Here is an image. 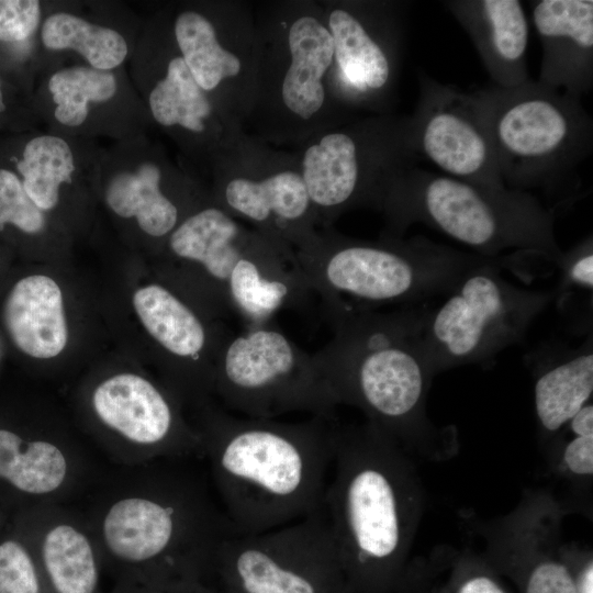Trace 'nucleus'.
<instances>
[{"label": "nucleus", "mask_w": 593, "mask_h": 593, "mask_svg": "<svg viewBox=\"0 0 593 593\" xmlns=\"http://www.w3.org/2000/svg\"><path fill=\"white\" fill-rule=\"evenodd\" d=\"M188 461L113 466L81 497L114 582L211 585L217 550L232 533L214 493Z\"/></svg>", "instance_id": "nucleus-1"}, {"label": "nucleus", "mask_w": 593, "mask_h": 593, "mask_svg": "<svg viewBox=\"0 0 593 593\" xmlns=\"http://www.w3.org/2000/svg\"><path fill=\"white\" fill-rule=\"evenodd\" d=\"M202 458L232 536L286 526L323 507L333 465L332 418H256L203 409Z\"/></svg>", "instance_id": "nucleus-2"}, {"label": "nucleus", "mask_w": 593, "mask_h": 593, "mask_svg": "<svg viewBox=\"0 0 593 593\" xmlns=\"http://www.w3.org/2000/svg\"><path fill=\"white\" fill-rule=\"evenodd\" d=\"M393 439L369 424L334 429L324 510L348 593H389L403 574L410 502Z\"/></svg>", "instance_id": "nucleus-3"}, {"label": "nucleus", "mask_w": 593, "mask_h": 593, "mask_svg": "<svg viewBox=\"0 0 593 593\" xmlns=\"http://www.w3.org/2000/svg\"><path fill=\"white\" fill-rule=\"evenodd\" d=\"M422 310L338 315L329 320L331 340L312 354L337 405L359 407L393 440L424 422L433 372L421 343Z\"/></svg>", "instance_id": "nucleus-4"}, {"label": "nucleus", "mask_w": 593, "mask_h": 593, "mask_svg": "<svg viewBox=\"0 0 593 593\" xmlns=\"http://www.w3.org/2000/svg\"><path fill=\"white\" fill-rule=\"evenodd\" d=\"M295 256L328 321L345 313L447 294L463 273L495 258L423 236L404 239L383 234L378 240H365L331 227L316 231L295 249Z\"/></svg>", "instance_id": "nucleus-5"}, {"label": "nucleus", "mask_w": 593, "mask_h": 593, "mask_svg": "<svg viewBox=\"0 0 593 593\" xmlns=\"http://www.w3.org/2000/svg\"><path fill=\"white\" fill-rule=\"evenodd\" d=\"M376 210L385 219V235L403 237L422 223L482 256L514 249L553 262L562 251L553 211L530 192L481 186L418 165L392 180Z\"/></svg>", "instance_id": "nucleus-6"}, {"label": "nucleus", "mask_w": 593, "mask_h": 593, "mask_svg": "<svg viewBox=\"0 0 593 593\" xmlns=\"http://www.w3.org/2000/svg\"><path fill=\"white\" fill-rule=\"evenodd\" d=\"M508 189L540 190L555 204L572 200L579 168L593 148V120L582 98L532 79L473 91Z\"/></svg>", "instance_id": "nucleus-7"}, {"label": "nucleus", "mask_w": 593, "mask_h": 593, "mask_svg": "<svg viewBox=\"0 0 593 593\" xmlns=\"http://www.w3.org/2000/svg\"><path fill=\"white\" fill-rule=\"evenodd\" d=\"M126 69L153 127L171 138L190 164L212 172L253 149L242 122L193 78L172 40L166 7L144 20Z\"/></svg>", "instance_id": "nucleus-8"}, {"label": "nucleus", "mask_w": 593, "mask_h": 593, "mask_svg": "<svg viewBox=\"0 0 593 593\" xmlns=\"http://www.w3.org/2000/svg\"><path fill=\"white\" fill-rule=\"evenodd\" d=\"M524 253L497 256L463 273L436 309L423 307L419 335L428 366L438 371L493 359L519 343L555 291L519 288L502 277ZM534 256V255H533Z\"/></svg>", "instance_id": "nucleus-9"}, {"label": "nucleus", "mask_w": 593, "mask_h": 593, "mask_svg": "<svg viewBox=\"0 0 593 593\" xmlns=\"http://www.w3.org/2000/svg\"><path fill=\"white\" fill-rule=\"evenodd\" d=\"M411 115L376 114L322 130L298 160L318 224L344 212L376 208L392 180L417 166Z\"/></svg>", "instance_id": "nucleus-10"}, {"label": "nucleus", "mask_w": 593, "mask_h": 593, "mask_svg": "<svg viewBox=\"0 0 593 593\" xmlns=\"http://www.w3.org/2000/svg\"><path fill=\"white\" fill-rule=\"evenodd\" d=\"M259 63L253 111L265 109L296 136L329 127L324 115L347 110L340 101L334 44L324 12L289 4L279 21L258 30ZM253 113V112H251ZM303 136V137H304Z\"/></svg>", "instance_id": "nucleus-11"}, {"label": "nucleus", "mask_w": 593, "mask_h": 593, "mask_svg": "<svg viewBox=\"0 0 593 593\" xmlns=\"http://www.w3.org/2000/svg\"><path fill=\"white\" fill-rule=\"evenodd\" d=\"M212 392L233 412L256 418L294 412L333 418L337 405L313 355L272 323L226 338Z\"/></svg>", "instance_id": "nucleus-12"}, {"label": "nucleus", "mask_w": 593, "mask_h": 593, "mask_svg": "<svg viewBox=\"0 0 593 593\" xmlns=\"http://www.w3.org/2000/svg\"><path fill=\"white\" fill-rule=\"evenodd\" d=\"M214 578L223 593H348L324 506L286 526L227 537Z\"/></svg>", "instance_id": "nucleus-13"}, {"label": "nucleus", "mask_w": 593, "mask_h": 593, "mask_svg": "<svg viewBox=\"0 0 593 593\" xmlns=\"http://www.w3.org/2000/svg\"><path fill=\"white\" fill-rule=\"evenodd\" d=\"M172 40L203 91L242 122L253 112L258 30L235 4L188 1L166 5Z\"/></svg>", "instance_id": "nucleus-14"}, {"label": "nucleus", "mask_w": 593, "mask_h": 593, "mask_svg": "<svg viewBox=\"0 0 593 593\" xmlns=\"http://www.w3.org/2000/svg\"><path fill=\"white\" fill-rule=\"evenodd\" d=\"M98 199L144 237L167 242L179 224L208 198L198 182L146 134L102 147Z\"/></svg>", "instance_id": "nucleus-15"}, {"label": "nucleus", "mask_w": 593, "mask_h": 593, "mask_svg": "<svg viewBox=\"0 0 593 593\" xmlns=\"http://www.w3.org/2000/svg\"><path fill=\"white\" fill-rule=\"evenodd\" d=\"M33 104L42 127L63 135L116 142L153 127L126 67L101 70L48 58L36 77Z\"/></svg>", "instance_id": "nucleus-16"}, {"label": "nucleus", "mask_w": 593, "mask_h": 593, "mask_svg": "<svg viewBox=\"0 0 593 593\" xmlns=\"http://www.w3.org/2000/svg\"><path fill=\"white\" fill-rule=\"evenodd\" d=\"M99 444L113 466L163 459L202 458L197 429L182 419L175 400L143 376L122 372L93 387L89 395Z\"/></svg>", "instance_id": "nucleus-17"}, {"label": "nucleus", "mask_w": 593, "mask_h": 593, "mask_svg": "<svg viewBox=\"0 0 593 593\" xmlns=\"http://www.w3.org/2000/svg\"><path fill=\"white\" fill-rule=\"evenodd\" d=\"M407 2L338 1L325 8L347 110L389 114L399 81Z\"/></svg>", "instance_id": "nucleus-18"}, {"label": "nucleus", "mask_w": 593, "mask_h": 593, "mask_svg": "<svg viewBox=\"0 0 593 593\" xmlns=\"http://www.w3.org/2000/svg\"><path fill=\"white\" fill-rule=\"evenodd\" d=\"M418 100L411 115L421 160L438 172L495 189L507 188L479 101L472 92L437 81L418 70Z\"/></svg>", "instance_id": "nucleus-19"}, {"label": "nucleus", "mask_w": 593, "mask_h": 593, "mask_svg": "<svg viewBox=\"0 0 593 593\" xmlns=\"http://www.w3.org/2000/svg\"><path fill=\"white\" fill-rule=\"evenodd\" d=\"M254 149L213 171V200L226 212L294 251L316 233V212L299 165L268 159ZM298 163V161H296Z\"/></svg>", "instance_id": "nucleus-20"}, {"label": "nucleus", "mask_w": 593, "mask_h": 593, "mask_svg": "<svg viewBox=\"0 0 593 593\" xmlns=\"http://www.w3.org/2000/svg\"><path fill=\"white\" fill-rule=\"evenodd\" d=\"M102 147L97 139L43 127L0 135V154L33 201L51 220L70 200L98 198Z\"/></svg>", "instance_id": "nucleus-21"}, {"label": "nucleus", "mask_w": 593, "mask_h": 593, "mask_svg": "<svg viewBox=\"0 0 593 593\" xmlns=\"http://www.w3.org/2000/svg\"><path fill=\"white\" fill-rule=\"evenodd\" d=\"M143 24L122 1H46L40 68L48 58H71L101 70L127 67Z\"/></svg>", "instance_id": "nucleus-22"}, {"label": "nucleus", "mask_w": 593, "mask_h": 593, "mask_svg": "<svg viewBox=\"0 0 593 593\" xmlns=\"http://www.w3.org/2000/svg\"><path fill=\"white\" fill-rule=\"evenodd\" d=\"M10 519L29 541L47 593H103V559L80 507L38 504Z\"/></svg>", "instance_id": "nucleus-23"}, {"label": "nucleus", "mask_w": 593, "mask_h": 593, "mask_svg": "<svg viewBox=\"0 0 593 593\" xmlns=\"http://www.w3.org/2000/svg\"><path fill=\"white\" fill-rule=\"evenodd\" d=\"M542 47L538 83L577 97L593 88V1H530Z\"/></svg>", "instance_id": "nucleus-24"}, {"label": "nucleus", "mask_w": 593, "mask_h": 593, "mask_svg": "<svg viewBox=\"0 0 593 593\" xmlns=\"http://www.w3.org/2000/svg\"><path fill=\"white\" fill-rule=\"evenodd\" d=\"M258 235L259 232L245 227L213 198H208L170 234L166 245L172 257L203 273L215 305L230 311V281Z\"/></svg>", "instance_id": "nucleus-25"}, {"label": "nucleus", "mask_w": 593, "mask_h": 593, "mask_svg": "<svg viewBox=\"0 0 593 593\" xmlns=\"http://www.w3.org/2000/svg\"><path fill=\"white\" fill-rule=\"evenodd\" d=\"M441 4L461 25L494 86L514 88L529 80V25L518 0H448Z\"/></svg>", "instance_id": "nucleus-26"}, {"label": "nucleus", "mask_w": 593, "mask_h": 593, "mask_svg": "<svg viewBox=\"0 0 593 593\" xmlns=\"http://www.w3.org/2000/svg\"><path fill=\"white\" fill-rule=\"evenodd\" d=\"M2 318L13 344L27 356L53 358L67 345L61 290L47 276L20 279L5 298Z\"/></svg>", "instance_id": "nucleus-27"}, {"label": "nucleus", "mask_w": 593, "mask_h": 593, "mask_svg": "<svg viewBox=\"0 0 593 593\" xmlns=\"http://www.w3.org/2000/svg\"><path fill=\"white\" fill-rule=\"evenodd\" d=\"M135 312L152 338L171 357L195 365L210 351L220 355L225 339H211L199 314L177 294L160 284L138 289L133 295Z\"/></svg>", "instance_id": "nucleus-28"}, {"label": "nucleus", "mask_w": 593, "mask_h": 593, "mask_svg": "<svg viewBox=\"0 0 593 593\" xmlns=\"http://www.w3.org/2000/svg\"><path fill=\"white\" fill-rule=\"evenodd\" d=\"M541 363L534 385L535 412L540 427L559 430L586 403L593 392V345L562 349Z\"/></svg>", "instance_id": "nucleus-29"}, {"label": "nucleus", "mask_w": 593, "mask_h": 593, "mask_svg": "<svg viewBox=\"0 0 593 593\" xmlns=\"http://www.w3.org/2000/svg\"><path fill=\"white\" fill-rule=\"evenodd\" d=\"M43 0H0V70L34 89L40 69Z\"/></svg>", "instance_id": "nucleus-30"}, {"label": "nucleus", "mask_w": 593, "mask_h": 593, "mask_svg": "<svg viewBox=\"0 0 593 593\" xmlns=\"http://www.w3.org/2000/svg\"><path fill=\"white\" fill-rule=\"evenodd\" d=\"M0 593H47L33 550L10 518L0 530Z\"/></svg>", "instance_id": "nucleus-31"}, {"label": "nucleus", "mask_w": 593, "mask_h": 593, "mask_svg": "<svg viewBox=\"0 0 593 593\" xmlns=\"http://www.w3.org/2000/svg\"><path fill=\"white\" fill-rule=\"evenodd\" d=\"M33 88L0 70V135L41 128Z\"/></svg>", "instance_id": "nucleus-32"}, {"label": "nucleus", "mask_w": 593, "mask_h": 593, "mask_svg": "<svg viewBox=\"0 0 593 593\" xmlns=\"http://www.w3.org/2000/svg\"><path fill=\"white\" fill-rule=\"evenodd\" d=\"M559 268V284L555 290L556 299L572 291L592 294L593 290V237L586 236L566 251H561L553 261Z\"/></svg>", "instance_id": "nucleus-33"}, {"label": "nucleus", "mask_w": 593, "mask_h": 593, "mask_svg": "<svg viewBox=\"0 0 593 593\" xmlns=\"http://www.w3.org/2000/svg\"><path fill=\"white\" fill-rule=\"evenodd\" d=\"M525 593H578L574 574L562 561L541 560L528 572Z\"/></svg>", "instance_id": "nucleus-34"}, {"label": "nucleus", "mask_w": 593, "mask_h": 593, "mask_svg": "<svg viewBox=\"0 0 593 593\" xmlns=\"http://www.w3.org/2000/svg\"><path fill=\"white\" fill-rule=\"evenodd\" d=\"M441 593H508L502 583L484 570H469L452 575Z\"/></svg>", "instance_id": "nucleus-35"}, {"label": "nucleus", "mask_w": 593, "mask_h": 593, "mask_svg": "<svg viewBox=\"0 0 593 593\" xmlns=\"http://www.w3.org/2000/svg\"><path fill=\"white\" fill-rule=\"evenodd\" d=\"M563 461L575 474L593 473V436H575L564 448Z\"/></svg>", "instance_id": "nucleus-36"}, {"label": "nucleus", "mask_w": 593, "mask_h": 593, "mask_svg": "<svg viewBox=\"0 0 593 593\" xmlns=\"http://www.w3.org/2000/svg\"><path fill=\"white\" fill-rule=\"evenodd\" d=\"M107 593H217L212 585H195L180 588H157L128 582H114Z\"/></svg>", "instance_id": "nucleus-37"}, {"label": "nucleus", "mask_w": 593, "mask_h": 593, "mask_svg": "<svg viewBox=\"0 0 593 593\" xmlns=\"http://www.w3.org/2000/svg\"><path fill=\"white\" fill-rule=\"evenodd\" d=\"M568 423L575 436H593V405L586 403Z\"/></svg>", "instance_id": "nucleus-38"}, {"label": "nucleus", "mask_w": 593, "mask_h": 593, "mask_svg": "<svg viewBox=\"0 0 593 593\" xmlns=\"http://www.w3.org/2000/svg\"><path fill=\"white\" fill-rule=\"evenodd\" d=\"M578 593H593V562L588 561L574 575Z\"/></svg>", "instance_id": "nucleus-39"}, {"label": "nucleus", "mask_w": 593, "mask_h": 593, "mask_svg": "<svg viewBox=\"0 0 593 593\" xmlns=\"http://www.w3.org/2000/svg\"><path fill=\"white\" fill-rule=\"evenodd\" d=\"M9 518H10V514L0 504V530L7 525V523L9 522Z\"/></svg>", "instance_id": "nucleus-40"}]
</instances>
